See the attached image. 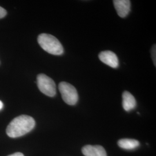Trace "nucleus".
Returning <instances> with one entry per match:
<instances>
[{
    "mask_svg": "<svg viewBox=\"0 0 156 156\" xmlns=\"http://www.w3.org/2000/svg\"><path fill=\"white\" fill-rule=\"evenodd\" d=\"M33 118L27 115H21L15 118L6 128V134L11 138H17L30 132L35 127Z\"/></svg>",
    "mask_w": 156,
    "mask_h": 156,
    "instance_id": "nucleus-1",
    "label": "nucleus"
},
{
    "mask_svg": "<svg viewBox=\"0 0 156 156\" xmlns=\"http://www.w3.org/2000/svg\"><path fill=\"white\" fill-rule=\"evenodd\" d=\"M38 42L40 46L49 54L60 56L64 53L62 44L52 35L41 34L38 37Z\"/></svg>",
    "mask_w": 156,
    "mask_h": 156,
    "instance_id": "nucleus-2",
    "label": "nucleus"
},
{
    "mask_svg": "<svg viewBox=\"0 0 156 156\" xmlns=\"http://www.w3.org/2000/svg\"><path fill=\"white\" fill-rule=\"evenodd\" d=\"M58 89L64 101L69 105H74L78 102V92L76 88L71 84L62 82L58 84Z\"/></svg>",
    "mask_w": 156,
    "mask_h": 156,
    "instance_id": "nucleus-3",
    "label": "nucleus"
},
{
    "mask_svg": "<svg viewBox=\"0 0 156 156\" xmlns=\"http://www.w3.org/2000/svg\"><path fill=\"white\" fill-rule=\"evenodd\" d=\"M37 86L39 90L48 97H54L56 94V86L54 80L46 75L41 73L37 78Z\"/></svg>",
    "mask_w": 156,
    "mask_h": 156,
    "instance_id": "nucleus-4",
    "label": "nucleus"
},
{
    "mask_svg": "<svg viewBox=\"0 0 156 156\" xmlns=\"http://www.w3.org/2000/svg\"><path fill=\"white\" fill-rule=\"evenodd\" d=\"M98 57L101 62L109 67L116 68L119 66L117 56L112 51L106 50L101 51L98 55Z\"/></svg>",
    "mask_w": 156,
    "mask_h": 156,
    "instance_id": "nucleus-5",
    "label": "nucleus"
},
{
    "mask_svg": "<svg viewBox=\"0 0 156 156\" xmlns=\"http://www.w3.org/2000/svg\"><path fill=\"white\" fill-rule=\"evenodd\" d=\"M115 8L119 16L124 18L127 16L131 9V2L129 0H114Z\"/></svg>",
    "mask_w": 156,
    "mask_h": 156,
    "instance_id": "nucleus-6",
    "label": "nucleus"
},
{
    "mask_svg": "<svg viewBox=\"0 0 156 156\" xmlns=\"http://www.w3.org/2000/svg\"><path fill=\"white\" fill-rule=\"evenodd\" d=\"M82 151L85 156H107L105 149L100 145H86Z\"/></svg>",
    "mask_w": 156,
    "mask_h": 156,
    "instance_id": "nucleus-7",
    "label": "nucleus"
},
{
    "mask_svg": "<svg viewBox=\"0 0 156 156\" xmlns=\"http://www.w3.org/2000/svg\"><path fill=\"white\" fill-rule=\"evenodd\" d=\"M122 105L126 111L129 112L136 107V102L134 96L127 91H124L122 95Z\"/></svg>",
    "mask_w": 156,
    "mask_h": 156,
    "instance_id": "nucleus-8",
    "label": "nucleus"
},
{
    "mask_svg": "<svg viewBox=\"0 0 156 156\" xmlns=\"http://www.w3.org/2000/svg\"><path fill=\"white\" fill-rule=\"evenodd\" d=\"M119 146L123 149L132 150L140 146V142L137 140L133 139H122L117 142Z\"/></svg>",
    "mask_w": 156,
    "mask_h": 156,
    "instance_id": "nucleus-9",
    "label": "nucleus"
},
{
    "mask_svg": "<svg viewBox=\"0 0 156 156\" xmlns=\"http://www.w3.org/2000/svg\"><path fill=\"white\" fill-rule=\"evenodd\" d=\"M151 57H152V60L153 63L154 64V66H156V45H154L153 46L151 50Z\"/></svg>",
    "mask_w": 156,
    "mask_h": 156,
    "instance_id": "nucleus-10",
    "label": "nucleus"
},
{
    "mask_svg": "<svg viewBox=\"0 0 156 156\" xmlns=\"http://www.w3.org/2000/svg\"><path fill=\"white\" fill-rule=\"evenodd\" d=\"M6 15V11L5 9L0 6V19H2Z\"/></svg>",
    "mask_w": 156,
    "mask_h": 156,
    "instance_id": "nucleus-11",
    "label": "nucleus"
},
{
    "mask_svg": "<svg viewBox=\"0 0 156 156\" xmlns=\"http://www.w3.org/2000/svg\"><path fill=\"white\" fill-rule=\"evenodd\" d=\"M8 156H24L23 155V154H22V153H15L14 154H12L11 155H9Z\"/></svg>",
    "mask_w": 156,
    "mask_h": 156,
    "instance_id": "nucleus-12",
    "label": "nucleus"
},
{
    "mask_svg": "<svg viewBox=\"0 0 156 156\" xmlns=\"http://www.w3.org/2000/svg\"><path fill=\"white\" fill-rule=\"evenodd\" d=\"M2 108H3V103L1 101H0V110H1Z\"/></svg>",
    "mask_w": 156,
    "mask_h": 156,
    "instance_id": "nucleus-13",
    "label": "nucleus"
}]
</instances>
